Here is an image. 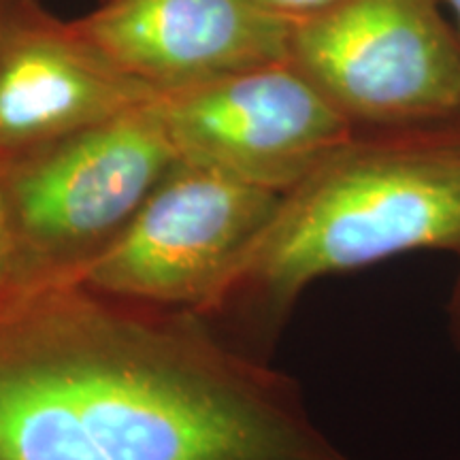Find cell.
Listing matches in <instances>:
<instances>
[{
	"label": "cell",
	"instance_id": "8fae6325",
	"mask_svg": "<svg viewBox=\"0 0 460 460\" xmlns=\"http://www.w3.org/2000/svg\"><path fill=\"white\" fill-rule=\"evenodd\" d=\"M22 3H24V0H0V34L7 28L11 17L15 15V11L20 9Z\"/></svg>",
	"mask_w": 460,
	"mask_h": 460
},
{
	"label": "cell",
	"instance_id": "ba28073f",
	"mask_svg": "<svg viewBox=\"0 0 460 460\" xmlns=\"http://www.w3.org/2000/svg\"><path fill=\"white\" fill-rule=\"evenodd\" d=\"M73 24L124 73L175 90L288 60L295 20L252 0H101Z\"/></svg>",
	"mask_w": 460,
	"mask_h": 460
},
{
	"label": "cell",
	"instance_id": "8992f818",
	"mask_svg": "<svg viewBox=\"0 0 460 460\" xmlns=\"http://www.w3.org/2000/svg\"><path fill=\"white\" fill-rule=\"evenodd\" d=\"M154 109L177 160L279 194L358 132L290 60L158 90Z\"/></svg>",
	"mask_w": 460,
	"mask_h": 460
},
{
	"label": "cell",
	"instance_id": "30bf717a",
	"mask_svg": "<svg viewBox=\"0 0 460 460\" xmlns=\"http://www.w3.org/2000/svg\"><path fill=\"white\" fill-rule=\"evenodd\" d=\"M258 7L264 11H271L275 15L288 17V20H303L314 13H320L331 4H335L337 0H252Z\"/></svg>",
	"mask_w": 460,
	"mask_h": 460
},
{
	"label": "cell",
	"instance_id": "3957f363",
	"mask_svg": "<svg viewBox=\"0 0 460 460\" xmlns=\"http://www.w3.org/2000/svg\"><path fill=\"white\" fill-rule=\"evenodd\" d=\"M288 60L356 130L460 122V34L444 0H337L292 24Z\"/></svg>",
	"mask_w": 460,
	"mask_h": 460
},
{
	"label": "cell",
	"instance_id": "5b68a950",
	"mask_svg": "<svg viewBox=\"0 0 460 460\" xmlns=\"http://www.w3.org/2000/svg\"><path fill=\"white\" fill-rule=\"evenodd\" d=\"M154 99L0 160L15 233L39 271L68 267L107 243L175 163Z\"/></svg>",
	"mask_w": 460,
	"mask_h": 460
},
{
	"label": "cell",
	"instance_id": "7a4b0ae2",
	"mask_svg": "<svg viewBox=\"0 0 460 460\" xmlns=\"http://www.w3.org/2000/svg\"><path fill=\"white\" fill-rule=\"evenodd\" d=\"M416 250L460 254V122L356 132L281 194L207 315L284 312L315 279Z\"/></svg>",
	"mask_w": 460,
	"mask_h": 460
},
{
	"label": "cell",
	"instance_id": "277c9868",
	"mask_svg": "<svg viewBox=\"0 0 460 460\" xmlns=\"http://www.w3.org/2000/svg\"><path fill=\"white\" fill-rule=\"evenodd\" d=\"M281 194L175 160L107 243L65 267L105 295L211 312Z\"/></svg>",
	"mask_w": 460,
	"mask_h": 460
},
{
	"label": "cell",
	"instance_id": "7c38bea8",
	"mask_svg": "<svg viewBox=\"0 0 460 460\" xmlns=\"http://www.w3.org/2000/svg\"><path fill=\"white\" fill-rule=\"evenodd\" d=\"M447 15L452 17V24L456 26V31L460 34V0H444Z\"/></svg>",
	"mask_w": 460,
	"mask_h": 460
},
{
	"label": "cell",
	"instance_id": "9c48e42d",
	"mask_svg": "<svg viewBox=\"0 0 460 460\" xmlns=\"http://www.w3.org/2000/svg\"><path fill=\"white\" fill-rule=\"evenodd\" d=\"M37 273L43 271H39L31 262L15 233L7 192H4L3 171H0V295Z\"/></svg>",
	"mask_w": 460,
	"mask_h": 460
},
{
	"label": "cell",
	"instance_id": "52a82bcc",
	"mask_svg": "<svg viewBox=\"0 0 460 460\" xmlns=\"http://www.w3.org/2000/svg\"><path fill=\"white\" fill-rule=\"evenodd\" d=\"M156 94L115 66L73 20L24 0L0 34V160L107 122Z\"/></svg>",
	"mask_w": 460,
	"mask_h": 460
},
{
	"label": "cell",
	"instance_id": "6da1fadb",
	"mask_svg": "<svg viewBox=\"0 0 460 460\" xmlns=\"http://www.w3.org/2000/svg\"><path fill=\"white\" fill-rule=\"evenodd\" d=\"M0 460H356L205 315L65 267L0 295Z\"/></svg>",
	"mask_w": 460,
	"mask_h": 460
}]
</instances>
